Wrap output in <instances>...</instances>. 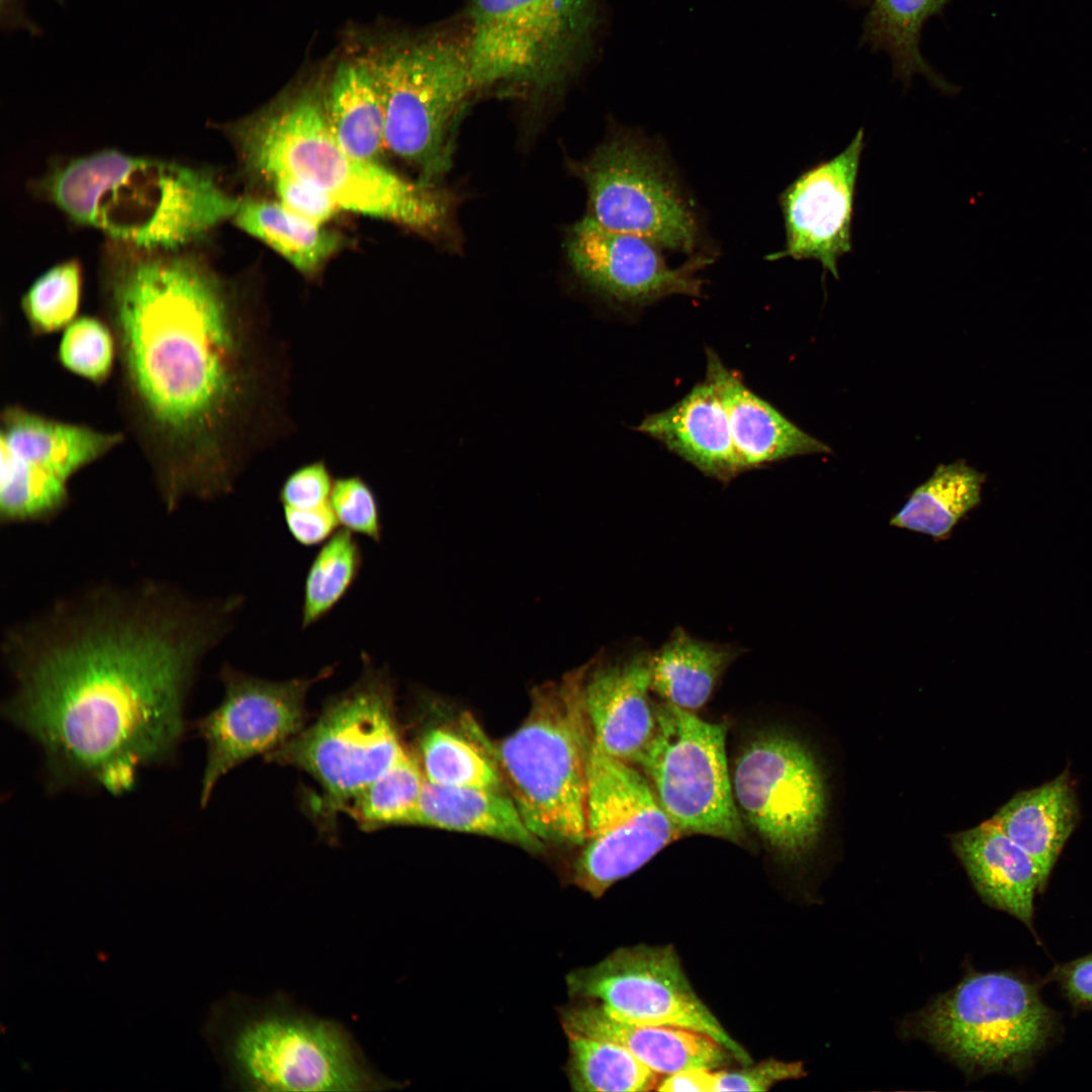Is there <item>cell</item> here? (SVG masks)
Wrapping results in <instances>:
<instances>
[{
    "label": "cell",
    "instance_id": "obj_1",
    "mask_svg": "<svg viewBox=\"0 0 1092 1092\" xmlns=\"http://www.w3.org/2000/svg\"><path fill=\"white\" fill-rule=\"evenodd\" d=\"M242 602L161 584L104 588L12 631L5 714L41 747L51 786L121 795L143 768L171 760L198 665Z\"/></svg>",
    "mask_w": 1092,
    "mask_h": 1092
},
{
    "label": "cell",
    "instance_id": "obj_2",
    "mask_svg": "<svg viewBox=\"0 0 1092 1092\" xmlns=\"http://www.w3.org/2000/svg\"><path fill=\"white\" fill-rule=\"evenodd\" d=\"M176 252L130 248L101 281L125 430L168 510L233 490L267 388L259 325Z\"/></svg>",
    "mask_w": 1092,
    "mask_h": 1092
},
{
    "label": "cell",
    "instance_id": "obj_3",
    "mask_svg": "<svg viewBox=\"0 0 1092 1092\" xmlns=\"http://www.w3.org/2000/svg\"><path fill=\"white\" fill-rule=\"evenodd\" d=\"M41 188L75 222L147 251H177L233 218L241 204L207 171L115 150L58 167Z\"/></svg>",
    "mask_w": 1092,
    "mask_h": 1092
},
{
    "label": "cell",
    "instance_id": "obj_4",
    "mask_svg": "<svg viewBox=\"0 0 1092 1092\" xmlns=\"http://www.w3.org/2000/svg\"><path fill=\"white\" fill-rule=\"evenodd\" d=\"M250 169L269 180L288 176L314 186L342 210L437 234L448 225L449 193L401 177L345 151L330 130L318 97L303 94L238 128Z\"/></svg>",
    "mask_w": 1092,
    "mask_h": 1092
},
{
    "label": "cell",
    "instance_id": "obj_5",
    "mask_svg": "<svg viewBox=\"0 0 1092 1092\" xmlns=\"http://www.w3.org/2000/svg\"><path fill=\"white\" fill-rule=\"evenodd\" d=\"M470 727L496 763L530 831L544 843L582 845L594 741L583 666L535 687L525 721L498 744L492 746L475 725Z\"/></svg>",
    "mask_w": 1092,
    "mask_h": 1092
},
{
    "label": "cell",
    "instance_id": "obj_6",
    "mask_svg": "<svg viewBox=\"0 0 1092 1092\" xmlns=\"http://www.w3.org/2000/svg\"><path fill=\"white\" fill-rule=\"evenodd\" d=\"M603 0H467L461 14L476 93L533 102L560 93L589 65Z\"/></svg>",
    "mask_w": 1092,
    "mask_h": 1092
},
{
    "label": "cell",
    "instance_id": "obj_7",
    "mask_svg": "<svg viewBox=\"0 0 1092 1092\" xmlns=\"http://www.w3.org/2000/svg\"><path fill=\"white\" fill-rule=\"evenodd\" d=\"M385 114V148L433 184L451 166L456 125L477 95L462 16L393 40L367 60Z\"/></svg>",
    "mask_w": 1092,
    "mask_h": 1092
},
{
    "label": "cell",
    "instance_id": "obj_8",
    "mask_svg": "<svg viewBox=\"0 0 1092 1092\" xmlns=\"http://www.w3.org/2000/svg\"><path fill=\"white\" fill-rule=\"evenodd\" d=\"M233 1083L252 1091L387 1089L338 1023L287 1009L235 1015L219 1005L205 1026Z\"/></svg>",
    "mask_w": 1092,
    "mask_h": 1092
},
{
    "label": "cell",
    "instance_id": "obj_9",
    "mask_svg": "<svg viewBox=\"0 0 1092 1092\" xmlns=\"http://www.w3.org/2000/svg\"><path fill=\"white\" fill-rule=\"evenodd\" d=\"M363 671L356 682L330 698L307 728L265 754L269 762L308 774L321 794L310 811L323 830L365 787L407 754L395 716V694L386 668L362 655Z\"/></svg>",
    "mask_w": 1092,
    "mask_h": 1092
},
{
    "label": "cell",
    "instance_id": "obj_10",
    "mask_svg": "<svg viewBox=\"0 0 1092 1092\" xmlns=\"http://www.w3.org/2000/svg\"><path fill=\"white\" fill-rule=\"evenodd\" d=\"M1052 1010L1009 973H975L915 1015L909 1028L973 1075L1018 1071L1051 1037Z\"/></svg>",
    "mask_w": 1092,
    "mask_h": 1092
},
{
    "label": "cell",
    "instance_id": "obj_11",
    "mask_svg": "<svg viewBox=\"0 0 1092 1092\" xmlns=\"http://www.w3.org/2000/svg\"><path fill=\"white\" fill-rule=\"evenodd\" d=\"M656 730L635 766L682 834L742 843L744 822L729 777L725 723L702 720L670 703H656Z\"/></svg>",
    "mask_w": 1092,
    "mask_h": 1092
},
{
    "label": "cell",
    "instance_id": "obj_12",
    "mask_svg": "<svg viewBox=\"0 0 1092 1092\" xmlns=\"http://www.w3.org/2000/svg\"><path fill=\"white\" fill-rule=\"evenodd\" d=\"M682 833L646 777L593 741L587 762L586 839L570 867V882L601 898Z\"/></svg>",
    "mask_w": 1092,
    "mask_h": 1092
},
{
    "label": "cell",
    "instance_id": "obj_13",
    "mask_svg": "<svg viewBox=\"0 0 1092 1092\" xmlns=\"http://www.w3.org/2000/svg\"><path fill=\"white\" fill-rule=\"evenodd\" d=\"M589 215L605 228L642 237L660 249L692 253L697 216L655 147L631 133L601 145L579 167Z\"/></svg>",
    "mask_w": 1092,
    "mask_h": 1092
},
{
    "label": "cell",
    "instance_id": "obj_14",
    "mask_svg": "<svg viewBox=\"0 0 1092 1092\" xmlns=\"http://www.w3.org/2000/svg\"><path fill=\"white\" fill-rule=\"evenodd\" d=\"M124 432L61 421L20 404L0 416V518L7 523L55 516L69 500V483L82 469L125 441Z\"/></svg>",
    "mask_w": 1092,
    "mask_h": 1092
},
{
    "label": "cell",
    "instance_id": "obj_15",
    "mask_svg": "<svg viewBox=\"0 0 1092 1092\" xmlns=\"http://www.w3.org/2000/svg\"><path fill=\"white\" fill-rule=\"evenodd\" d=\"M731 782L742 819L775 854L794 861L815 845L826 795L805 744L778 732L752 738L735 760Z\"/></svg>",
    "mask_w": 1092,
    "mask_h": 1092
},
{
    "label": "cell",
    "instance_id": "obj_16",
    "mask_svg": "<svg viewBox=\"0 0 1092 1092\" xmlns=\"http://www.w3.org/2000/svg\"><path fill=\"white\" fill-rule=\"evenodd\" d=\"M566 985L571 999L595 1001L618 1019L694 1029L742 1064L751 1062L698 997L671 946L618 948L595 966L570 972Z\"/></svg>",
    "mask_w": 1092,
    "mask_h": 1092
},
{
    "label": "cell",
    "instance_id": "obj_17",
    "mask_svg": "<svg viewBox=\"0 0 1092 1092\" xmlns=\"http://www.w3.org/2000/svg\"><path fill=\"white\" fill-rule=\"evenodd\" d=\"M333 671L334 667L328 666L313 677L273 681L229 664L221 668L222 701L192 726L206 746L201 806L206 805L217 782L230 770L278 748L303 729L309 690Z\"/></svg>",
    "mask_w": 1092,
    "mask_h": 1092
},
{
    "label": "cell",
    "instance_id": "obj_18",
    "mask_svg": "<svg viewBox=\"0 0 1092 1092\" xmlns=\"http://www.w3.org/2000/svg\"><path fill=\"white\" fill-rule=\"evenodd\" d=\"M565 243L578 278L611 302L642 307L671 295H701L697 273L707 258L671 268L652 242L605 228L589 215L569 230Z\"/></svg>",
    "mask_w": 1092,
    "mask_h": 1092
},
{
    "label": "cell",
    "instance_id": "obj_19",
    "mask_svg": "<svg viewBox=\"0 0 1092 1092\" xmlns=\"http://www.w3.org/2000/svg\"><path fill=\"white\" fill-rule=\"evenodd\" d=\"M864 133L830 160L802 173L782 195L786 248L771 256L816 260L838 278V260L852 251L854 198Z\"/></svg>",
    "mask_w": 1092,
    "mask_h": 1092
},
{
    "label": "cell",
    "instance_id": "obj_20",
    "mask_svg": "<svg viewBox=\"0 0 1092 1092\" xmlns=\"http://www.w3.org/2000/svg\"><path fill=\"white\" fill-rule=\"evenodd\" d=\"M652 653L638 648L583 664V697L595 744L635 765L656 730L650 697Z\"/></svg>",
    "mask_w": 1092,
    "mask_h": 1092
},
{
    "label": "cell",
    "instance_id": "obj_21",
    "mask_svg": "<svg viewBox=\"0 0 1092 1092\" xmlns=\"http://www.w3.org/2000/svg\"><path fill=\"white\" fill-rule=\"evenodd\" d=\"M571 1000L559 1008L565 1034L617 1042L659 1075L690 1068L714 1070L727 1065L732 1056L706 1033L678 1026L632 1023L612 1016L595 1001Z\"/></svg>",
    "mask_w": 1092,
    "mask_h": 1092
},
{
    "label": "cell",
    "instance_id": "obj_22",
    "mask_svg": "<svg viewBox=\"0 0 1092 1092\" xmlns=\"http://www.w3.org/2000/svg\"><path fill=\"white\" fill-rule=\"evenodd\" d=\"M637 430L709 477L728 482L741 473L725 405L706 376L673 405L647 416Z\"/></svg>",
    "mask_w": 1092,
    "mask_h": 1092
},
{
    "label": "cell",
    "instance_id": "obj_23",
    "mask_svg": "<svg viewBox=\"0 0 1092 1092\" xmlns=\"http://www.w3.org/2000/svg\"><path fill=\"white\" fill-rule=\"evenodd\" d=\"M706 355V377L715 384L725 405L741 472L798 455L830 452L826 444L748 389L712 349H707Z\"/></svg>",
    "mask_w": 1092,
    "mask_h": 1092
},
{
    "label": "cell",
    "instance_id": "obj_24",
    "mask_svg": "<svg viewBox=\"0 0 1092 1092\" xmlns=\"http://www.w3.org/2000/svg\"><path fill=\"white\" fill-rule=\"evenodd\" d=\"M951 845L981 897L1030 927L1041 891L1031 857L991 820L953 834Z\"/></svg>",
    "mask_w": 1092,
    "mask_h": 1092
},
{
    "label": "cell",
    "instance_id": "obj_25",
    "mask_svg": "<svg viewBox=\"0 0 1092 1092\" xmlns=\"http://www.w3.org/2000/svg\"><path fill=\"white\" fill-rule=\"evenodd\" d=\"M1080 818L1068 770L1015 794L990 819L1033 860L1043 890Z\"/></svg>",
    "mask_w": 1092,
    "mask_h": 1092
},
{
    "label": "cell",
    "instance_id": "obj_26",
    "mask_svg": "<svg viewBox=\"0 0 1092 1092\" xmlns=\"http://www.w3.org/2000/svg\"><path fill=\"white\" fill-rule=\"evenodd\" d=\"M407 825L489 836L534 854L545 849L505 792L441 786L426 780Z\"/></svg>",
    "mask_w": 1092,
    "mask_h": 1092
},
{
    "label": "cell",
    "instance_id": "obj_27",
    "mask_svg": "<svg viewBox=\"0 0 1092 1092\" xmlns=\"http://www.w3.org/2000/svg\"><path fill=\"white\" fill-rule=\"evenodd\" d=\"M742 651L735 645L697 638L677 627L652 653V693L694 713L707 704L724 672Z\"/></svg>",
    "mask_w": 1092,
    "mask_h": 1092
},
{
    "label": "cell",
    "instance_id": "obj_28",
    "mask_svg": "<svg viewBox=\"0 0 1092 1092\" xmlns=\"http://www.w3.org/2000/svg\"><path fill=\"white\" fill-rule=\"evenodd\" d=\"M948 1L871 0L861 40L889 59L894 77L904 84L923 77L938 90L952 93L956 87L929 65L920 49L925 23Z\"/></svg>",
    "mask_w": 1092,
    "mask_h": 1092
},
{
    "label": "cell",
    "instance_id": "obj_29",
    "mask_svg": "<svg viewBox=\"0 0 1092 1092\" xmlns=\"http://www.w3.org/2000/svg\"><path fill=\"white\" fill-rule=\"evenodd\" d=\"M324 100L333 135L350 155L378 162L385 148L381 94L367 60L342 64Z\"/></svg>",
    "mask_w": 1092,
    "mask_h": 1092
},
{
    "label": "cell",
    "instance_id": "obj_30",
    "mask_svg": "<svg viewBox=\"0 0 1092 1092\" xmlns=\"http://www.w3.org/2000/svg\"><path fill=\"white\" fill-rule=\"evenodd\" d=\"M985 479V474L965 461L940 464L911 492L890 525L935 541L946 540L957 524L980 504Z\"/></svg>",
    "mask_w": 1092,
    "mask_h": 1092
},
{
    "label": "cell",
    "instance_id": "obj_31",
    "mask_svg": "<svg viewBox=\"0 0 1092 1092\" xmlns=\"http://www.w3.org/2000/svg\"><path fill=\"white\" fill-rule=\"evenodd\" d=\"M233 219L306 275L320 269L342 244L339 234L300 217L279 201H241Z\"/></svg>",
    "mask_w": 1092,
    "mask_h": 1092
},
{
    "label": "cell",
    "instance_id": "obj_32",
    "mask_svg": "<svg viewBox=\"0 0 1092 1092\" xmlns=\"http://www.w3.org/2000/svg\"><path fill=\"white\" fill-rule=\"evenodd\" d=\"M566 1035V1076L572 1090L642 1092L657 1089L661 1075L649 1069L625 1046L599 1037Z\"/></svg>",
    "mask_w": 1092,
    "mask_h": 1092
},
{
    "label": "cell",
    "instance_id": "obj_33",
    "mask_svg": "<svg viewBox=\"0 0 1092 1092\" xmlns=\"http://www.w3.org/2000/svg\"><path fill=\"white\" fill-rule=\"evenodd\" d=\"M419 752L430 783L504 792V778L479 742L445 727H432L420 735Z\"/></svg>",
    "mask_w": 1092,
    "mask_h": 1092
},
{
    "label": "cell",
    "instance_id": "obj_34",
    "mask_svg": "<svg viewBox=\"0 0 1092 1092\" xmlns=\"http://www.w3.org/2000/svg\"><path fill=\"white\" fill-rule=\"evenodd\" d=\"M364 556L360 543L348 530L337 531L311 560L303 583L301 628L326 618L356 582Z\"/></svg>",
    "mask_w": 1092,
    "mask_h": 1092
},
{
    "label": "cell",
    "instance_id": "obj_35",
    "mask_svg": "<svg viewBox=\"0 0 1092 1092\" xmlns=\"http://www.w3.org/2000/svg\"><path fill=\"white\" fill-rule=\"evenodd\" d=\"M425 776L420 761L407 753L360 791L344 813L364 831L407 825L420 800Z\"/></svg>",
    "mask_w": 1092,
    "mask_h": 1092
},
{
    "label": "cell",
    "instance_id": "obj_36",
    "mask_svg": "<svg viewBox=\"0 0 1092 1092\" xmlns=\"http://www.w3.org/2000/svg\"><path fill=\"white\" fill-rule=\"evenodd\" d=\"M82 267L77 260L57 264L41 274L23 294L20 306L33 336L65 330L80 308Z\"/></svg>",
    "mask_w": 1092,
    "mask_h": 1092
},
{
    "label": "cell",
    "instance_id": "obj_37",
    "mask_svg": "<svg viewBox=\"0 0 1092 1092\" xmlns=\"http://www.w3.org/2000/svg\"><path fill=\"white\" fill-rule=\"evenodd\" d=\"M58 360L64 369L95 385L105 383L117 361L116 343L109 325L101 316L75 318L64 330Z\"/></svg>",
    "mask_w": 1092,
    "mask_h": 1092
},
{
    "label": "cell",
    "instance_id": "obj_38",
    "mask_svg": "<svg viewBox=\"0 0 1092 1092\" xmlns=\"http://www.w3.org/2000/svg\"><path fill=\"white\" fill-rule=\"evenodd\" d=\"M331 507L345 530L380 543L383 524L377 496L360 476H346L334 481Z\"/></svg>",
    "mask_w": 1092,
    "mask_h": 1092
},
{
    "label": "cell",
    "instance_id": "obj_39",
    "mask_svg": "<svg viewBox=\"0 0 1092 1092\" xmlns=\"http://www.w3.org/2000/svg\"><path fill=\"white\" fill-rule=\"evenodd\" d=\"M278 201L293 213L318 225H325L342 209L321 189L288 176L268 180Z\"/></svg>",
    "mask_w": 1092,
    "mask_h": 1092
},
{
    "label": "cell",
    "instance_id": "obj_40",
    "mask_svg": "<svg viewBox=\"0 0 1092 1092\" xmlns=\"http://www.w3.org/2000/svg\"><path fill=\"white\" fill-rule=\"evenodd\" d=\"M323 461L306 464L291 472L279 490L283 508L311 509L330 504L334 486Z\"/></svg>",
    "mask_w": 1092,
    "mask_h": 1092
},
{
    "label": "cell",
    "instance_id": "obj_41",
    "mask_svg": "<svg viewBox=\"0 0 1092 1092\" xmlns=\"http://www.w3.org/2000/svg\"><path fill=\"white\" fill-rule=\"evenodd\" d=\"M805 1075L802 1063L766 1060L757 1065L735 1071H717L715 1092L767 1091L779 1082L798 1079Z\"/></svg>",
    "mask_w": 1092,
    "mask_h": 1092
},
{
    "label": "cell",
    "instance_id": "obj_42",
    "mask_svg": "<svg viewBox=\"0 0 1092 1092\" xmlns=\"http://www.w3.org/2000/svg\"><path fill=\"white\" fill-rule=\"evenodd\" d=\"M284 523L292 539L303 547L324 544L337 531L331 504L311 509L283 508Z\"/></svg>",
    "mask_w": 1092,
    "mask_h": 1092
},
{
    "label": "cell",
    "instance_id": "obj_43",
    "mask_svg": "<svg viewBox=\"0 0 1092 1092\" xmlns=\"http://www.w3.org/2000/svg\"><path fill=\"white\" fill-rule=\"evenodd\" d=\"M1054 978L1075 1006H1092V954L1058 967Z\"/></svg>",
    "mask_w": 1092,
    "mask_h": 1092
},
{
    "label": "cell",
    "instance_id": "obj_44",
    "mask_svg": "<svg viewBox=\"0 0 1092 1092\" xmlns=\"http://www.w3.org/2000/svg\"><path fill=\"white\" fill-rule=\"evenodd\" d=\"M717 1071L707 1068H690L663 1077L657 1087L666 1092H715Z\"/></svg>",
    "mask_w": 1092,
    "mask_h": 1092
},
{
    "label": "cell",
    "instance_id": "obj_45",
    "mask_svg": "<svg viewBox=\"0 0 1092 1092\" xmlns=\"http://www.w3.org/2000/svg\"><path fill=\"white\" fill-rule=\"evenodd\" d=\"M850 1H852L854 3H857V4H868L869 5L871 0H850Z\"/></svg>",
    "mask_w": 1092,
    "mask_h": 1092
},
{
    "label": "cell",
    "instance_id": "obj_46",
    "mask_svg": "<svg viewBox=\"0 0 1092 1092\" xmlns=\"http://www.w3.org/2000/svg\"><path fill=\"white\" fill-rule=\"evenodd\" d=\"M58 1H60V0H58Z\"/></svg>",
    "mask_w": 1092,
    "mask_h": 1092
}]
</instances>
